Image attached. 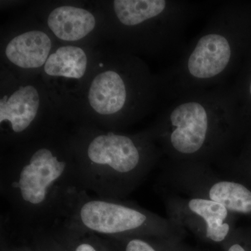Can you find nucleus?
<instances>
[{
	"instance_id": "f257e3e1",
	"label": "nucleus",
	"mask_w": 251,
	"mask_h": 251,
	"mask_svg": "<svg viewBox=\"0 0 251 251\" xmlns=\"http://www.w3.org/2000/svg\"><path fill=\"white\" fill-rule=\"evenodd\" d=\"M0 188L25 227L53 224L71 196L82 189L74 157L47 146L3 163Z\"/></svg>"
},
{
	"instance_id": "f03ea898",
	"label": "nucleus",
	"mask_w": 251,
	"mask_h": 251,
	"mask_svg": "<svg viewBox=\"0 0 251 251\" xmlns=\"http://www.w3.org/2000/svg\"><path fill=\"white\" fill-rule=\"evenodd\" d=\"M74 161L82 189L100 197L115 198L122 179L139 166L140 155L130 138L108 132L92 138L85 156L75 157Z\"/></svg>"
},
{
	"instance_id": "7ed1b4c3",
	"label": "nucleus",
	"mask_w": 251,
	"mask_h": 251,
	"mask_svg": "<svg viewBox=\"0 0 251 251\" xmlns=\"http://www.w3.org/2000/svg\"><path fill=\"white\" fill-rule=\"evenodd\" d=\"M175 127L171 134L173 148L182 153L198 151L205 140L208 129V117L205 109L196 102L181 104L171 115Z\"/></svg>"
},
{
	"instance_id": "20e7f679",
	"label": "nucleus",
	"mask_w": 251,
	"mask_h": 251,
	"mask_svg": "<svg viewBox=\"0 0 251 251\" xmlns=\"http://www.w3.org/2000/svg\"><path fill=\"white\" fill-rule=\"evenodd\" d=\"M231 57L228 41L224 36L211 34L203 36L190 56V74L198 78L216 76L226 69Z\"/></svg>"
},
{
	"instance_id": "39448f33",
	"label": "nucleus",
	"mask_w": 251,
	"mask_h": 251,
	"mask_svg": "<svg viewBox=\"0 0 251 251\" xmlns=\"http://www.w3.org/2000/svg\"><path fill=\"white\" fill-rule=\"evenodd\" d=\"M40 98L33 86L22 87L0 100V123H9L13 133L25 132L35 120Z\"/></svg>"
},
{
	"instance_id": "423d86ee",
	"label": "nucleus",
	"mask_w": 251,
	"mask_h": 251,
	"mask_svg": "<svg viewBox=\"0 0 251 251\" xmlns=\"http://www.w3.org/2000/svg\"><path fill=\"white\" fill-rule=\"evenodd\" d=\"M52 42L46 33L29 31L14 38L6 48L8 59L23 69H36L46 64Z\"/></svg>"
},
{
	"instance_id": "0eeeda50",
	"label": "nucleus",
	"mask_w": 251,
	"mask_h": 251,
	"mask_svg": "<svg viewBox=\"0 0 251 251\" xmlns=\"http://www.w3.org/2000/svg\"><path fill=\"white\" fill-rule=\"evenodd\" d=\"M88 99L97 113L102 115L117 113L123 108L126 99L125 82L117 72L100 73L91 84Z\"/></svg>"
},
{
	"instance_id": "6e6552de",
	"label": "nucleus",
	"mask_w": 251,
	"mask_h": 251,
	"mask_svg": "<svg viewBox=\"0 0 251 251\" xmlns=\"http://www.w3.org/2000/svg\"><path fill=\"white\" fill-rule=\"evenodd\" d=\"M48 25L61 40L75 41L92 32L96 26V19L87 10L64 6L56 8L50 13Z\"/></svg>"
},
{
	"instance_id": "1a4fd4ad",
	"label": "nucleus",
	"mask_w": 251,
	"mask_h": 251,
	"mask_svg": "<svg viewBox=\"0 0 251 251\" xmlns=\"http://www.w3.org/2000/svg\"><path fill=\"white\" fill-rule=\"evenodd\" d=\"M87 58L85 51L77 46H63L50 54L44 70L51 76L81 78L85 75Z\"/></svg>"
},
{
	"instance_id": "9d476101",
	"label": "nucleus",
	"mask_w": 251,
	"mask_h": 251,
	"mask_svg": "<svg viewBox=\"0 0 251 251\" xmlns=\"http://www.w3.org/2000/svg\"><path fill=\"white\" fill-rule=\"evenodd\" d=\"M188 207L206 221V237L216 242H222L227 237L229 225L224 221L228 210L224 205L211 200L193 199Z\"/></svg>"
},
{
	"instance_id": "9b49d317",
	"label": "nucleus",
	"mask_w": 251,
	"mask_h": 251,
	"mask_svg": "<svg viewBox=\"0 0 251 251\" xmlns=\"http://www.w3.org/2000/svg\"><path fill=\"white\" fill-rule=\"evenodd\" d=\"M113 4L120 22L133 26L161 14L166 2L163 0H116Z\"/></svg>"
},
{
	"instance_id": "f8f14e48",
	"label": "nucleus",
	"mask_w": 251,
	"mask_h": 251,
	"mask_svg": "<svg viewBox=\"0 0 251 251\" xmlns=\"http://www.w3.org/2000/svg\"><path fill=\"white\" fill-rule=\"evenodd\" d=\"M210 200L224 205L227 210L251 212V192L245 186L232 181H220L209 191Z\"/></svg>"
},
{
	"instance_id": "ddd939ff",
	"label": "nucleus",
	"mask_w": 251,
	"mask_h": 251,
	"mask_svg": "<svg viewBox=\"0 0 251 251\" xmlns=\"http://www.w3.org/2000/svg\"><path fill=\"white\" fill-rule=\"evenodd\" d=\"M126 251H156L148 243L142 239H132L127 244Z\"/></svg>"
},
{
	"instance_id": "4468645a",
	"label": "nucleus",
	"mask_w": 251,
	"mask_h": 251,
	"mask_svg": "<svg viewBox=\"0 0 251 251\" xmlns=\"http://www.w3.org/2000/svg\"><path fill=\"white\" fill-rule=\"evenodd\" d=\"M74 251H99L94 247L93 244L88 242H80L75 247Z\"/></svg>"
},
{
	"instance_id": "2eb2a0df",
	"label": "nucleus",
	"mask_w": 251,
	"mask_h": 251,
	"mask_svg": "<svg viewBox=\"0 0 251 251\" xmlns=\"http://www.w3.org/2000/svg\"><path fill=\"white\" fill-rule=\"evenodd\" d=\"M228 251H245V250L239 244H234L229 248Z\"/></svg>"
},
{
	"instance_id": "dca6fc26",
	"label": "nucleus",
	"mask_w": 251,
	"mask_h": 251,
	"mask_svg": "<svg viewBox=\"0 0 251 251\" xmlns=\"http://www.w3.org/2000/svg\"><path fill=\"white\" fill-rule=\"evenodd\" d=\"M250 92H251V86H250Z\"/></svg>"
}]
</instances>
